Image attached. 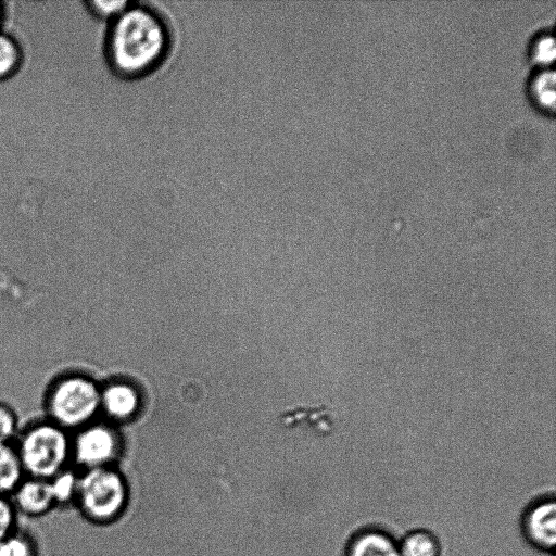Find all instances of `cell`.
<instances>
[{"instance_id": "cell-6", "label": "cell", "mask_w": 556, "mask_h": 556, "mask_svg": "<svg viewBox=\"0 0 556 556\" xmlns=\"http://www.w3.org/2000/svg\"><path fill=\"white\" fill-rule=\"evenodd\" d=\"M116 450L113 433L100 425L72 432V466L78 471L105 468Z\"/></svg>"}, {"instance_id": "cell-13", "label": "cell", "mask_w": 556, "mask_h": 556, "mask_svg": "<svg viewBox=\"0 0 556 556\" xmlns=\"http://www.w3.org/2000/svg\"><path fill=\"white\" fill-rule=\"evenodd\" d=\"M0 556H39V545L30 531L18 526L0 540Z\"/></svg>"}, {"instance_id": "cell-1", "label": "cell", "mask_w": 556, "mask_h": 556, "mask_svg": "<svg viewBox=\"0 0 556 556\" xmlns=\"http://www.w3.org/2000/svg\"><path fill=\"white\" fill-rule=\"evenodd\" d=\"M170 31L153 8L131 1L109 22L104 53L123 78H139L156 70L170 50Z\"/></svg>"}, {"instance_id": "cell-14", "label": "cell", "mask_w": 556, "mask_h": 556, "mask_svg": "<svg viewBox=\"0 0 556 556\" xmlns=\"http://www.w3.org/2000/svg\"><path fill=\"white\" fill-rule=\"evenodd\" d=\"M23 62V50L11 34L0 30V80L12 77Z\"/></svg>"}, {"instance_id": "cell-8", "label": "cell", "mask_w": 556, "mask_h": 556, "mask_svg": "<svg viewBox=\"0 0 556 556\" xmlns=\"http://www.w3.org/2000/svg\"><path fill=\"white\" fill-rule=\"evenodd\" d=\"M17 515L41 518L55 510L49 480L27 477L10 494Z\"/></svg>"}, {"instance_id": "cell-19", "label": "cell", "mask_w": 556, "mask_h": 556, "mask_svg": "<svg viewBox=\"0 0 556 556\" xmlns=\"http://www.w3.org/2000/svg\"><path fill=\"white\" fill-rule=\"evenodd\" d=\"M18 527V515L9 496L0 494V540Z\"/></svg>"}, {"instance_id": "cell-15", "label": "cell", "mask_w": 556, "mask_h": 556, "mask_svg": "<svg viewBox=\"0 0 556 556\" xmlns=\"http://www.w3.org/2000/svg\"><path fill=\"white\" fill-rule=\"evenodd\" d=\"M532 100L544 110L553 109L555 103V77L553 71H541L532 77L530 85Z\"/></svg>"}, {"instance_id": "cell-20", "label": "cell", "mask_w": 556, "mask_h": 556, "mask_svg": "<svg viewBox=\"0 0 556 556\" xmlns=\"http://www.w3.org/2000/svg\"><path fill=\"white\" fill-rule=\"evenodd\" d=\"M4 14H5L4 5H3V2L0 1V30L2 29Z\"/></svg>"}, {"instance_id": "cell-17", "label": "cell", "mask_w": 556, "mask_h": 556, "mask_svg": "<svg viewBox=\"0 0 556 556\" xmlns=\"http://www.w3.org/2000/svg\"><path fill=\"white\" fill-rule=\"evenodd\" d=\"M131 1L125 0H91L86 2L87 10L91 12L96 17L106 20L111 22L118 14H121Z\"/></svg>"}, {"instance_id": "cell-18", "label": "cell", "mask_w": 556, "mask_h": 556, "mask_svg": "<svg viewBox=\"0 0 556 556\" xmlns=\"http://www.w3.org/2000/svg\"><path fill=\"white\" fill-rule=\"evenodd\" d=\"M530 54L533 61L539 64L544 65L552 62L555 56V43L553 37L547 34L538 36L530 47Z\"/></svg>"}, {"instance_id": "cell-3", "label": "cell", "mask_w": 556, "mask_h": 556, "mask_svg": "<svg viewBox=\"0 0 556 556\" xmlns=\"http://www.w3.org/2000/svg\"><path fill=\"white\" fill-rule=\"evenodd\" d=\"M100 399L101 391L90 378L77 371L61 372L46 389L45 418L72 433L90 424Z\"/></svg>"}, {"instance_id": "cell-12", "label": "cell", "mask_w": 556, "mask_h": 556, "mask_svg": "<svg viewBox=\"0 0 556 556\" xmlns=\"http://www.w3.org/2000/svg\"><path fill=\"white\" fill-rule=\"evenodd\" d=\"M115 417H124L130 414L136 406V395L126 386L115 384L101 392L100 406Z\"/></svg>"}, {"instance_id": "cell-4", "label": "cell", "mask_w": 556, "mask_h": 556, "mask_svg": "<svg viewBox=\"0 0 556 556\" xmlns=\"http://www.w3.org/2000/svg\"><path fill=\"white\" fill-rule=\"evenodd\" d=\"M128 501L124 478L110 467L79 471L74 508L93 525L104 526L117 520Z\"/></svg>"}, {"instance_id": "cell-9", "label": "cell", "mask_w": 556, "mask_h": 556, "mask_svg": "<svg viewBox=\"0 0 556 556\" xmlns=\"http://www.w3.org/2000/svg\"><path fill=\"white\" fill-rule=\"evenodd\" d=\"M401 556H442V542L440 538L427 528L408 530L399 538Z\"/></svg>"}, {"instance_id": "cell-2", "label": "cell", "mask_w": 556, "mask_h": 556, "mask_svg": "<svg viewBox=\"0 0 556 556\" xmlns=\"http://www.w3.org/2000/svg\"><path fill=\"white\" fill-rule=\"evenodd\" d=\"M14 445L25 476L49 480L72 466V433L47 418L20 430Z\"/></svg>"}, {"instance_id": "cell-11", "label": "cell", "mask_w": 556, "mask_h": 556, "mask_svg": "<svg viewBox=\"0 0 556 556\" xmlns=\"http://www.w3.org/2000/svg\"><path fill=\"white\" fill-rule=\"evenodd\" d=\"M79 471L68 467L49 479L55 509L74 507L78 489Z\"/></svg>"}, {"instance_id": "cell-10", "label": "cell", "mask_w": 556, "mask_h": 556, "mask_svg": "<svg viewBox=\"0 0 556 556\" xmlns=\"http://www.w3.org/2000/svg\"><path fill=\"white\" fill-rule=\"evenodd\" d=\"M25 478L14 443L0 444V494L10 496Z\"/></svg>"}, {"instance_id": "cell-16", "label": "cell", "mask_w": 556, "mask_h": 556, "mask_svg": "<svg viewBox=\"0 0 556 556\" xmlns=\"http://www.w3.org/2000/svg\"><path fill=\"white\" fill-rule=\"evenodd\" d=\"M20 430L15 410L0 402V444L14 443Z\"/></svg>"}, {"instance_id": "cell-5", "label": "cell", "mask_w": 556, "mask_h": 556, "mask_svg": "<svg viewBox=\"0 0 556 556\" xmlns=\"http://www.w3.org/2000/svg\"><path fill=\"white\" fill-rule=\"evenodd\" d=\"M522 539L541 553H552L556 541V501L554 493L533 497L519 518Z\"/></svg>"}, {"instance_id": "cell-7", "label": "cell", "mask_w": 556, "mask_h": 556, "mask_svg": "<svg viewBox=\"0 0 556 556\" xmlns=\"http://www.w3.org/2000/svg\"><path fill=\"white\" fill-rule=\"evenodd\" d=\"M343 556H401L399 539L381 526L366 525L349 535Z\"/></svg>"}]
</instances>
